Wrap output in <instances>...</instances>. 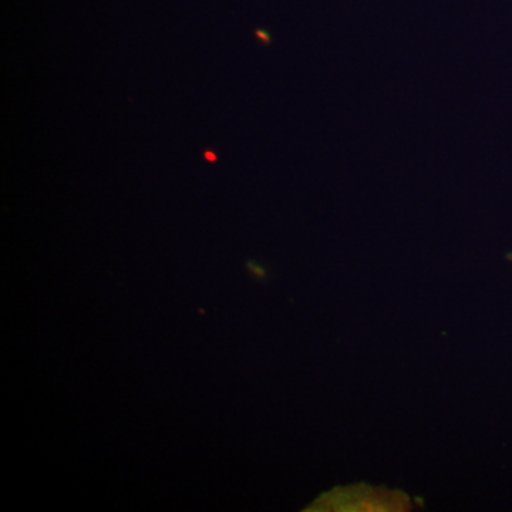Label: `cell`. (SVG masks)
Masks as SVG:
<instances>
[{"label": "cell", "mask_w": 512, "mask_h": 512, "mask_svg": "<svg viewBox=\"0 0 512 512\" xmlns=\"http://www.w3.org/2000/svg\"><path fill=\"white\" fill-rule=\"evenodd\" d=\"M204 158L208 161V163H217L218 160L217 154H215L214 150H205Z\"/></svg>", "instance_id": "6da1fadb"}, {"label": "cell", "mask_w": 512, "mask_h": 512, "mask_svg": "<svg viewBox=\"0 0 512 512\" xmlns=\"http://www.w3.org/2000/svg\"><path fill=\"white\" fill-rule=\"evenodd\" d=\"M256 35L261 37V39L264 40V42L269 43V36L266 35V33L261 32V30H258V32H256Z\"/></svg>", "instance_id": "7a4b0ae2"}]
</instances>
